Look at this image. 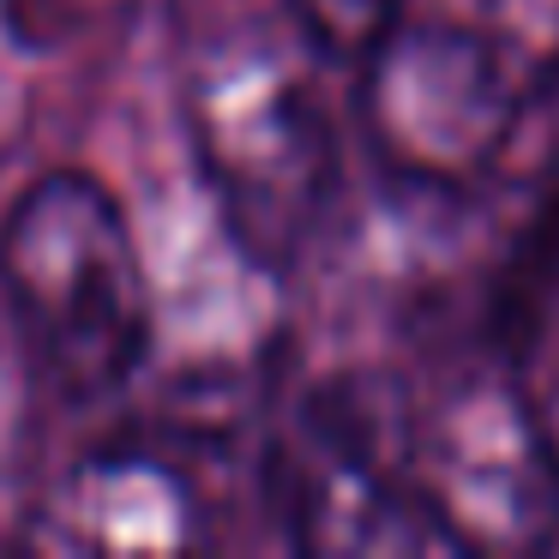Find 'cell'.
Returning a JSON list of instances; mask_svg holds the SVG:
<instances>
[{"label": "cell", "mask_w": 559, "mask_h": 559, "mask_svg": "<svg viewBox=\"0 0 559 559\" xmlns=\"http://www.w3.org/2000/svg\"><path fill=\"white\" fill-rule=\"evenodd\" d=\"M295 31H223L187 67L181 109L217 217L253 271H289L337 193V133Z\"/></svg>", "instance_id": "obj_1"}, {"label": "cell", "mask_w": 559, "mask_h": 559, "mask_svg": "<svg viewBox=\"0 0 559 559\" xmlns=\"http://www.w3.org/2000/svg\"><path fill=\"white\" fill-rule=\"evenodd\" d=\"M0 295L31 361L73 403L121 391L157 331L145 253L91 175H43L7 211Z\"/></svg>", "instance_id": "obj_2"}, {"label": "cell", "mask_w": 559, "mask_h": 559, "mask_svg": "<svg viewBox=\"0 0 559 559\" xmlns=\"http://www.w3.org/2000/svg\"><path fill=\"white\" fill-rule=\"evenodd\" d=\"M355 121L379 169L427 193L487 181L523 121V79L499 37L397 25L361 61Z\"/></svg>", "instance_id": "obj_3"}, {"label": "cell", "mask_w": 559, "mask_h": 559, "mask_svg": "<svg viewBox=\"0 0 559 559\" xmlns=\"http://www.w3.org/2000/svg\"><path fill=\"white\" fill-rule=\"evenodd\" d=\"M403 457L463 554H535L559 535L554 421L506 367H475L403 415Z\"/></svg>", "instance_id": "obj_4"}, {"label": "cell", "mask_w": 559, "mask_h": 559, "mask_svg": "<svg viewBox=\"0 0 559 559\" xmlns=\"http://www.w3.org/2000/svg\"><path fill=\"white\" fill-rule=\"evenodd\" d=\"M283 506L313 554H439L451 535L403 457V421L361 391H319L283 445Z\"/></svg>", "instance_id": "obj_5"}, {"label": "cell", "mask_w": 559, "mask_h": 559, "mask_svg": "<svg viewBox=\"0 0 559 559\" xmlns=\"http://www.w3.org/2000/svg\"><path fill=\"white\" fill-rule=\"evenodd\" d=\"M37 542L85 554L199 547L211 542V499L199 475L163 445H109L49 493L37 511Z\"/></svg>", "instance_id": "obj_6"}, {"label": "cell", "mask_w": 559, "mask_h": 559, "mask_svg": "<svg viewBox=\"0 0 559 559\" xmlns=\"http://www.w3.org/2000/svg\"><path fill=\"white\" fill-rule=\"evenodd\" d=\"M283 7H289V25L325 61L343 67H361L403 25V0H283Z\"/></svg>", "instance_id": "obj_7"}, {"label": "cell", "mask_w": 559, "mask_h": 559, "mask_svg": "<svg viewBox=\"0 0 559 559\" xmlns=\"http://www.w3.org/2000/svg\"><path fill=\"white\" fill-rule=\"evenodd\" d=\"M13 451H19V421H13V379L0 373V481L13 469Z\"/></svg>", "instance_id": "obj_8"}, {"label": "cell", "mask_w": 559, "mask_h": 559, "mask_svg": "<svg viewBox=\"0 0 559 559\" xmlns=\"http://www.w3.org/2000/svg\"><path fill=\"white\" fill-rule=\"evenodd\" d=\"M547 421H554V445H559V391H554V403H547Z\"/></svg>", "instance_id": "obj_9"}]
</instances>
